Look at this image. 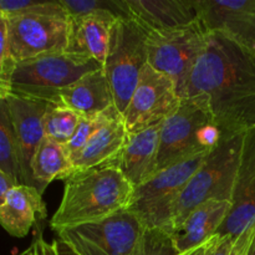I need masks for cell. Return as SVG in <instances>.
<instances>
[{"label": "cell", "mask_w": 255, "mask_h": 255, "mask_svg": "<svg viewBox=\"0 0 255 255\" xmlns=\"http://www.w3.org/2000/svg\"><path fill=\"white\" fill-rule=\"evenodd\" d=\"M187 97L206 107L222 134L255 128V52L223 35L208 32Z\"/></svg>", "instance_id": "6da1fadb"}, {"label": "cell", "mask_w": 255, "mask_h": 255, "mask_svg": "<svg viewBox=\"0 0 255 255\" xmlns=\"http://www.w3.org/2000/svg\"><path fill=\"white\" fill-rule=\"evenodd\" d=\"M134 187L114 164L75 172L65 181L60 206L50 221L55 232L104 221L127 211Z\"/></svg>", "instance_id": "7a4b0ae2"}, {"label": "cell", "mask_w": 255, "mask_h": 255, "mask_svg": "<svg viewBox=\"0 0 255 255\" xmlns=\"http://www.w3.org/2000/svg\"><path fill=\"white\" fill-rule=\"evenodd\" d=\"M244 134H222L221 141L209 152L179 196L174 208L171 232L204 202L224 201L232 203Z\"/></svg>", "instance_id": "3957f363"}, {"label": "cell", "mask_w": 255, "mask_h": 255, "mask_svg": "<svg viewBox=\"0 0 255 255\" xmlns=\"http://www.w3.org/2000/svg\"><path fill=\"white\" fill-rule=\"evenodd\" d=\"M100 69L104 66L95 60L67 51L16 62L10 95L56 104L64 90Z\"/></svg>", "instance_id": "277c9868"}, {"label": "cell", "mask_w": 255, "mask_h": 255, "mask_svg": "<svg viewBox=\"0 0 255 255\" xmlns=\"http://www.w3.org/2000/svg\"><path fill=\"white\" fill-rule=\"evenodd\" d=\"M208 153L196 154L154 173L148 181L134 188L127 211L146 229H162L169 233L177 201Z\"/></svg>", "instance_id": "5b68a950"}, {"label": "cell", "mask_w": 255, "mask_h": 255, "mask_svg": "<svg viewBox=\"0 0 255 255\" xmlns=\"http://www.w3.org/2000/svg\"><path fill=\"white\" fill-rule=\"evenodd\" d=\"M147 64V30L134 19H117L112 26L104 72L115 107L124 114Z\"/></svg>", "instance_id": "8992f818"}, {"label": "cell", "mask_w": 255, "mask_h": 255, "mask_svg": "<svg viewBox=\"0 0 255 255\" xmlns=\"http://www.w3.org/2000/svg\"><path fill=\"white\" fill-rule=\"evenodd\" d=\"M208 32L201 22L171 30H147V64L171 79L186 99L189 79L207 44Z\"/></svg>", "instance_id": "52a82bcc"}, {"label": "cell", "mask_w": 255, "mask_h": 255, "mask_svg": "<svg viewBox=\"0 0 255 255\" xmlns=\"http://www.w3.org/2000/svg\"><path fill=\"white\" fill-rule=\"evenodd\" d=\"M146 228L128 211L104 221L57 232V238L77 255H137Z\"/></svg>", "instance_id": "ba28073f"}, {"label": "cell", "mask_w": 255, "mask_h": 255, "mask_svg": "<svg viewBox=\"0 0 255 255\" xmlns=\"http://www.w3.org/2000/svg\"><path fill=\"white\" fill-rule=\"evenodd\" d=\"M6 20L10 54L15 62L66 52L71 29L67 15L25 14Z\"/></svg>", "instance_id": "9c48e42d"}, {"label": "cell", "mask_w": 255, "mask_h": 255, "mask_svg": "<svg viewBox=\"0 0 255 255\" xmlns=\"http://www.w3.org/2000/svg\"><path fill=\"white\" fill-rule=\"evenodd\" d=\"M214 122L206 107L196 99H182L178 109L161 124L156 172L204 153L199 144V131L207 124Z\"/></svg>", "instance_id": "30bf717a"}, {"label": "cell", "mask_w": 255, "mask_h": 255, "mask_svg": "<svg viewBox=\"0 0 255 255\" xmlns=\"http://www.w3.org/2000/svg\"><path fill=\"white\" fill-rule=\"evenodd\" d=\"M173 81L144 65L138 84L122 114L128 134L162 124L181 105Z\"/></svg>", "instance_id": "8fae6325"}, {"label": "cell", "mask_w": 255, "mask_h": 255, "mask_svg": "<svg viewBox=\"0 0 255 255\" xmlns=\"http://www.w3.org/2000/svg\"><path fill=\"white\" fill-rule=\"evenodd\" d=\"M199 22L255 52V0H198Z\"/></svg>", "instance_id": "7c38bea8"}, {"label": "cell", "mask_w": 255, "mask_h": 255, "mask_svg": "<svg viewBox=\"0 0 255 255\" xmlns=\"http://www.w3.org/2000/svg\"><path fill=\"white\" fill-rule=\"evenodd\" d=\"M255 227V128L244 134L232 209L216 236L239 238Z\"/></svg>", "instance_id": "4fadbf2b"}, {"label": "cell", "mask_w": 255, "mask_h": 255, "mask_svg": "<svg viewBox=\"0 0 255 255\" xmlns=\"http://www.w3.org/2000/svg\"><path fill=\"white\" fill-rule=\"evenodd\" d=\"M6 101L19 147L22 184L32 187L30 166L37 147L45 138L44 117L49 104L16 95H9Z\"/></svg>", "instance_id": "5bb4252c"}, {"label": "cell", "mask_w": 255, "mask_h": 255, "mask_svg": "<svg viewBox=\"0 0 255 255\" xmlns=\"http://www.w3.org/2000/svg\"><path fill=\"white\" fill-rule=\"evenodd\" d=\"M231 209V202L208 201L199 204L169 233L177 252L181 255H196L204 251V247L216 236Z\"/></svg>", "instance_id": "9a60e30c"}, {"label": "cell", "mask_w": 255, "mask_h": 255, "mask_svg": "<svg viewBox=\"0 0 255 255\" xmlns=\"http://www.w3.org/2000/svg\"><path fill=\"white\" fill-rule=\"evenodd\" d=\"M132 19L146 30H171L199 22L198 0H127Z\"/></svg>", "instance_id": "2e32d148"}, {"label": "cell", "mask_w": 255, "mask_h": 255, "mask_svg": "<svg viewBox=\"0 0 255 255\" xmlns=\"http://www.w3.org/2000/svg\"><path fill=\"white\" fill-rule=\"evenodd\" d=\"M47 217L42 194L35 187H12L0 206V226L12 237L24 238L32 227Z\"/></svg>", "instance_id": "e0dca14e"}, {"label": "cell", "mask_w": 255, "mask_h": 255, "mask_svg": "<svg viewBox=\"0 0 255 255\" xmlns=\"http://www.w3.org/2000/svg\"><path fill=\"white\" fill-rule=\"evenodd\" d=\"M161 124L128 134L119 158L114 162L133 187L148 181L156 172Z\"/></svg>", "instance_id": "ac0fdd59"}, {"label": "cell", "mask_w": 255, "mask_h": 255, "mask_svg": "<svg viewBox=\"0 0 255 255\" xmlns=\"http://www.w3.org/2000/svg\"><path fill=\"white\" fill-rule=\"evenodd\" d=\"M128 138L122 114H117L100 128L77 153L71 156L75 172L112 164L121 154Z\"/></svg>", "instance_id": "d6986e66"}, {"label": "cell", "mask_w": 255, "mask_h": 255, "mask_svg": "<svg viewBox=\"0 0 255 255\" xmlns=\"http://www.w3.org/2000/svg\"><path fill=\"white\" fill-rule=\"evenodd\" d=\"M117 17L111 14H91L71 17L67 52L92 59L104 66L109 51L112 26Z\"/></svg>", "instance_id": "ffe728a7"}, {"label": "cell", "mask_w": 255, "mask_h": 255, "mask_svg": "<svg viewBox=\"0 0 255 255\" xmlns=\"http://www.w3.org/2000/svg\"><path fill=\"white\" fill-rule=\"evenodd\" d=\"M56 104L64 105L81 117L95 116L115 107L104 69L86 74L60 95Z\"/></svg>", "instance_id": "44dd1931"}, {"label": "cell", "mask_w": 255, "mask_h": 255, "mask_svg": "<svg viewBox=\"0 0 255 255\" xmlns=\"http://www.w3.org/2000/svg\"><path fill=\"white\" fill-rule=\"evenodd\" d=\"M30 171L32 187L41 194L51 182L56 179L66 181L75 173L71 157L65 146L51 141L47 137H45L37 147L32 157Z\"/></svg>", "instance_id": "7402d4cb"}, {"label": "cell", "mask_w": 255, "mask_h": 255, "mask_svg": "<svg viewBox=\"0 0 255 255\" xmlns=\"http://www.w3.org/2000/svg\"><path fill=\"white\" fill-rule=\"evenodd\" d=\"M0 169L22 184L19 147L6 99H0Z\"/></svg>", "instance_id": "603a6c76"}, {"label": "cell", "mask_w": 255, "mask_h": 255, "mask_svg": "<svg viewBox=\"0 0 255 255\" xmlns=\"http://www.w3.org/2000/svg\"><path fill=\"white\" fill-rule=\"evenodd\" d=\"M82 117L60 104H49L44 117L45 137L66 146L74 136Z\"/></svg>", "instance_id": "cb8c5ba5"}, {"label": "cell", "mask_w": 255, "mask_h": 255, "mask_svg": "<svg viewBox=\"0 0 255 255\" xmlns=\"http://www.w3.org/2000/svg\"><path fill=\"white\" fill-rule=\"evenodd\" d=\"M70 17L111 14L117 19H132L127 0H60Z\"/></svg>", "instance_id": "d4e9b609"}, {"label": "cell", "mask_w": 255, "mask_h": 255, "mask_svg": "<svg viewBox=\"0 0 255 255\" xmlns=\"http://www.w3.org/2000/svg\"><path fill=\"white\" fill-rule=\"evenodd\" d=\"M117 114H121V112H120L116 107H112V109L107 110L104 114L95 115V116L89 117H82L79 126H77L76 131H75L74 136H72V138L70 139L69 143L65 146V148H66L70 157L74 156L75 153H77V152L87 143V141H89L100 128H102L110 120L114 119Z\"/></svg>", "instance_id": "484cf974"}, {"label": "cell", "mask_w": 255, "mask_h": 255, "mask_svg": "<svg viewBox=\"0 0 255 255\" xmlns=\"http://www.w3.org/2000/svg\"><path fill=\"white\" fill-rule=\"evenodd\" d=\"M0 12L5 17L25 14L67 15L61 1H36V0H0Z\"/></svg>", "instance_id": "4316f807"}, {"label": "cell", "mask_w": 255, "mask_h": 255, "mask_svg": "<svg viewBox=\"0 0 255 255\" xmlns=\"http://www.w3.org/2000/svg\"><path fill=\"white\" fill-rule=\"evenodd\" d=\"M16 62L10 54L7 20L0 12V99L11 94V77Z\"/></svg>", "instance_id": "83f0119b"}, {"label": "cell", "mask_w": 255, "mask_h": 255, "mask_svg": "<svg viewBox=\"0 0 255 255\" xmlns=\"http://www.w3.org/2000/svg\"><path fill=\"white\" fill-rule=\"evenodd\" d=\"M137 255H181L174 247L168 232L162 229H146L143 242Z\"/></svg>", "instance_id": "f1b7e54d"}, {"label": "cell", "mask_w": 255, "mask_h": 255, "mask_svg": "<svg viewBox=\"0 0 255 255\" xmlns=\"http://www.w3.org/2000/svg\"><path fill=\"white\" fill-rule=\"evenodd\" d=\"M255 227L248 229L239 238L214 236L204 247L203 255H238L244 244L253 237Z\"/></svg>", "instance_id": "f546056e"}, {"label": "cell", "mask_w": 255, "mask_h": 255, "mask_svg": "<svg viewBox=\"0 0 255 255\" xmlns=\"http://www.w3.org/2000/svg\"><path fill=\"white\" fill-rule=\"evenodd\" d=\"M17 255H77L74 249L59 238L47 243L41 236L32 241V243Z\"/></svg>", "instance_id": "4dcf8cb0"}, {"label": "cell", "mask_w": 255, "mask_h": 255, "mask_svg": "<svg viewBox=\"0 0 255 255\" xmlns=\"http://www.w3.org/2000/svg\"><path fill=\"white\" fill-rule=\"evenodd\" d=\"M15 186H17L16 182H15L14 179L10 178L5 172H2L1 169H0V206L4 203L5 197L9 193L10 189Z\"/></svg>", "instance_id": "1f68e13d"}, {"label": "cell", "mask_w": 255, "mask_h": 255, "mask_svg": "<svg viewBox=\"0 0 255 255\" xmlns=\"http://www.w3.org/2000/svg\"><path fill=\"white\" fill-rule=\"evenodd\" d=\"M247 255H255V236H254V238L252 239V243H251V246H249L248 252H247Z\"/></svg>", "instance_id": "d6a6232c"}, {"label": "cell", "mask_w": 255, "mask_h": 255, "mask_svg": "<svg viewBox=\"0 0 255 255\" xmlns=\"http://www.w3.org/2000/svg\"><path fill=\"white\" fill-rule=\"evenodd\" d=\"M203 253H204V251H202V252H199V253H197L196 255H203Z\"/></svg>", "instance_id": "836d02e7"}, {"label": "cell", "mask_w": 255, "mask_h": 255, "mask_svg": "<svg viewBox=\"0 0 255 255\" xmlns=\"http://www.w3.org/2000/svg\"><path fill=\"white\" fill-rule=\"evenodd\" d=\"M253 238H254V237H253ZM251 243H252V242H251ZM247 252H248V249H247ZM247 252H246V253H244V255H247Z\"/></svg>", "instance_id": "e575fe53"}]
</instances>
